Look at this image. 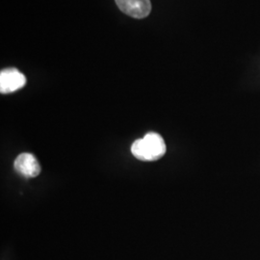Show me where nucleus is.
I'll list each match as a JSON object with an SVG mask.
<instances>
[{
  "label": "nucleus",
  "mask_w": 260,
  "mask_h": 260,
  "mask_svg": "<svg viewBox=\"0 0 260 260\" xmlns=\"http://www.w3.org/2000/svg\"><path fill=\"white\" fill-rule=\"evenodd\" d=\"M26 78L19 71L14 68L5 69L0 73V92L1 93H14L24 87Z\"/></svg>",
  "instance_id": "nucleus-2"
},
{
  "label": "nucleus",
  "mask_w": 260,
  "mask_h": 260,
  "mask_svg": "<svg viewBox=\"0 0 260 260\" xmlns=\"http://www.w3.org/2000/svg\"><path fill=\"white\" fill-rule=\"evenodd\" d=\"M121 12L135 19L148 17L151 11L150 0H115Z\"/></svg>",
  "instance_id": "nucleus-3"
},
{
  "label": "nucleus",
  "mask_w": 260,
  "mask_h": 260,
  "mask_svg": "<svg viewBox=\"0 0 260 260\" xmlns=\"http://www.w3.org/2000/svg\"><path fill=\"white\" fill-rule=\"evenodd\" d=\"M167 151L166 144L161 135L149 132L143 138L136 140L131 146L133 156L141 161H156Z\"/></svg>",
  "instance_id": "nucleus-1"
},
{
  "label": "nucleus",
  "mask_w": 260,
  "mask_h": 260,
  "mask_svg": "<svg viewBox=\"0 0 260 260\" xmlns=\"http://www.w3.org/2000/svg\"><path fill=\"white\" fill-rule=\"evenodd\" d=\"M16 172L26 178H33L40 175L41 166L36 157L31 153H21L14 162Z\"/></svg>",
  "instance_id": "nucleus-4"
}]
</instances>
